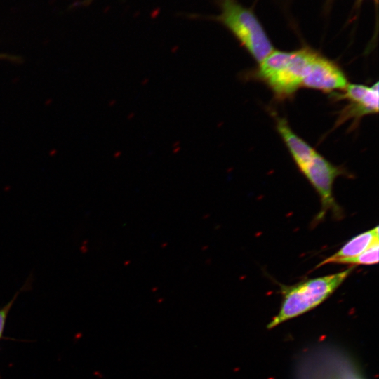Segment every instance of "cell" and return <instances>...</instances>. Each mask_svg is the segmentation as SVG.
Returning <instances> with one entry per match:
<instances>
[{"mask_svg":"<svg viewBox=\"0 0 379 379\" xmlns=\"http://www.w3.org/2000/svg\"><path fill=\"white\" fill-rule=\"evenodd\" d=\"M348 84L347 78L340 67L317 52L309 65L302 87L333 93L343 91Z\"/></svg>","mask_w":379,"mask_h":379,"instance_id":"5","label":"cell"},{"mask_svg":"<svg viewBox=\"0 0 379 379\" xmlns=\"http://www.w3.org/2000/svg\"><path fill=\"white\" fill-rule=\"evenodd\" d=\"M343 93L338 95L340 99L348 101L341 111L338 123L350 119H359L364 116L378 112V83L372 86L359 84H348Z\"/></svg>","mask_w":379,"mask_h":379,"instance_id":"6","label":"cell"},{"mask_svg":"<svg viewBox=\"0 0 379 379\" xmlns=\"http://www.w3.org/2000/svg\"><path fill=\"white\" fill-rule=\"evenodd\" d=\"M375 3L377 4V2H378V0H375Z\"/></svg>","mask_w":379,"mask_h":379,"instance_id":"11","label":"cell"},{"mask_svg":"<svg viewBox=\"0 0 379 379\" xmlns=\"http://www.w3.org/2000/svg\"><path fill=\"white\" fill-rule=\"evenodd\" d=\"M379 241L373 243L364 252L356 257L345 260L340 264L355 265H371L378 262Z\"/></svg>","mask_w":379,"mask_h":379,"instance_id":"8","label":"cell"},{"mask_svg":"<svg viewBox=\"0 0 379 379\" xmlns=\"http://www.w3.org/2000/svg\"><path fill=\"white\" fill-rule=\"evenodd\" d=\"M287 149L299 171L320 198L321 207L314 222H321L328 211L336 219H340L343 212L335 201L333 188L335 180L344 174V171L332 164L301 138L293 140Z\"/></svg>","mask_w":379,"mask_h":379,"instance_id":"1","label":"cell"},{"mask_svg":"<svg viewBox=\"0 0 379 379\" xmlns=\"http://www.w3.org/2000/svg\"><path fill=\"white\" fill-rule=\"evenodd\" d=\"M15 297L13 300H11V301H10L6 305H5L3 308L0 310V338L2 335L6 317L15 299Z\"/></svg>","mask_w":379,"mask_h":379,"instance_id":"9","label":"cell"},{"mask_svg":"<svg viewBox=\"0 0 379 379\" xmlns=\"http://www.w3.org/2000/svg\"><path fill=\"white\" fill-rule=\"evenodd\" d=\"M378 235V226L356 235L334 254L322 260L316 267L331 263L340 264L345 260L357 256L373 243L379 241Z\"/></svg>","mask_w":379,"mask_h":379,"instance_id":"7","label":"cell"},{"mask_svg":"<svg viewBox=\"0 0 379 379\" xmlns=\"http://www.w3.org/2000/svg\"><path fill=\"white\" fill-rule=\"evenodd\" d=\"M317 52L307 47L291 51L274 49L258 63L253 75L265 83L277 99L288 98L302 87Z\"/></svg>","mask_w":379,"mask_h":379,"instance_id":"2","label":"cell"},{"mask_svg":"<svg viewBox=\"0 0 379 379\" xmlns=\"http://www.w3.org/2000/svg\"><path fill=\"white\" fill-rule=\"evenodd\" d=\"M354 266L329 275L305 279L293 285H280L282 302L268 328L297 317L329 298L352 272Z\"/></svg>","mask_w":379,"mask_h":379,"instance_id":"3","label":"cell"},{"mask_svg":"<svg viewBox=\"0 0 379 379\" xmlns=\"http://www.w3.org/2000/svg\"><path fill=\"white\" fill-rule=\"evenodd\" d=\"M0 59H7L11 60L9 55L5 54H0Z\"/></svg>","mask_w":379,"mask_h":379,"instance_id":"10","label":"cell"},{"mask_svg":"<svg viewBox=\"0 0 379 379\" xmlns=\"http://www.w3.org/2000/svg\"><path fill=\"white\" fill-rule=\"evenodd\" d=\"M218 3L220 12L211 18L224 25L260 63L274 47L256 15L237 0H219Z\"/></svg>","mask_w":379,"mask_h":379,"instance_id":"4","label":"cell"}]
</instances>
